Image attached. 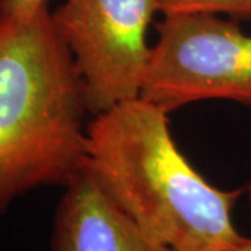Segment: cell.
<instances>
[{
  "mask_svg": "<svg viewBox=\"0 0 251 251\" xmlns=\"http://www.w3.org/2000/svg\"><path fill=\"white\" fill-rule=\"evenodd\" d=\"M168 112L143 98L92 116L84 171L144 232L177 251H230L242 190L209 184L172 137Z\"/></svg>",
  "mask_w": 251,
  "mask_h": 251,
  "instance_id": "6da1fadb",
  "label": "cell"
},
{
  "mask_svg": "<svg viewBox=\"0 0 251 251\" xmlns=\"http://www.w3.org/2000/svg\"><path fill=\"white\" fill-rule=\"evenodd\" d=\"M52 251H177L156 242L81 169L56 208Z\"/></svg>",
  "mask_w": 251,
  "mask_h": 251,
  "instance_id": "5b68a950",
  "label": "cell"
},
{
  "mask_svg": "<svg viewBox=\"0 0 251 251\" xmlns=\"http://www.w3.org/2000/svg\"><path fill=\"white\" fill-rule=\"evenodd\" d=\"M230 251H251V239L244 237L242 240V243H239V244Z\"/></svg>",
  "mask_w": 251,
  "mask_h": 251,
  "instance_id": "ba28073f",
  "label": "cell"
},
{
  "mask_svg": "<svg viewBox=\"0 0 251 251\" xmlns=\"http://www.w3.org/2000/svg\"><path fill=\"white\" fill-rule=\"evenodd\" d=\"M156 11L155 0H63L52 11L91 116L140 98L151 54L147 34Z\"/></svg>",
  "mask_w": 251,
  "mask_h": 251,
  "instance_id": "277c9868",
  "label": "cell"
},
{
  "mask_svg": "<svg viewBox=\"0 0 251 251\" xmlns=\"http://www.w3.org/2000/svg\"><path fill=\"white\" fill-rule=\"evenodd\" d=\"M85 88L49 3L32 17L0 7V215L42 186H66L87 148Z\"/></svg>",
  "mask_w": 251,
  "mask_h": 251,
  "instance_id": "7a4b0ae2",
  "label": "cell"
},
{
  "mask_svg": "<svg viewBox=\"0 0 251 251\" xmlns=\"http://www.w3.org/2000/svg\"><path fill=\"white\" fill-rule=\"evenodd\" d=\"M49 0H0V7L20 17H32Z\"/></svg>",
  "mask_w": 251,
  "mask_h": 251,
  "instance_id": "52a82bcc",
  "label": "cell"
},
{
  "mask_svg": "<svg viewBox=\"0 0 251 251\" xmlns=\"http://www.w3.org/2000/svg\"><path fill=\"white\" fill-rule=\"evenodd\" d=\"M249 200H250V208H251V183L249 186Z\"/></svg>",
  "mask_w": 251,
  "mask_h": 251,
  "instance_id": "9c48e42d",
  "label": "cell"
},
{
  "mask_svg": "<svg viewBox=\"0 0 251 251\" xmlns=\"http://www.w3.org/2000/svg\"><path fill=\"white\" fill-rule=\"evenodd\" d=\"M163 16L226 14L233 20H250L251 0H155Z\"/></svg>",
  "mask_w": 251,
  "mask_h": 251,
  "instance_id": "8992f818",
  "label": "cell"
},
{
  "mask_svg": "<svg viewBox=\"0 0 251 251\" xmlns=\"http://www.w3.org/2000/svg\"><path fill=\"white\" fill-rule=\"evenodd\" d=\"M140 98L168 113L226 99L251 105V36L216 14L163 16Z\"/></svg>",
  "mask_w": 251,
  "mask_h": 251,
  "instance_id": "3957f363",
  "label": "cell"
}]
</instances>
